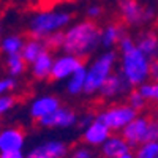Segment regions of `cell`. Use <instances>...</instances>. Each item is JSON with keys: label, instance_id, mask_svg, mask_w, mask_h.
Wrapping results in <instances>:
<instances>
[{"label": "cell", "instance_id": "obj_31", "mask_svg": "<svg viewBox=\"0 0 158 158\" xmlns=\"http://www.w3.org/2000/svg\"><path fill=\"white\" fill-rule=\"evenodd\" d=\"M71 158H90V152L85 150V149H81V150H76L73 153Z\"/></svg>", "mask_w": 158, "mask_h": 158}, {"label": "cell", "instance_id": "obj_20", "mask_svg": "<svg viewBox=\"0 0 158 158\" xmlns=\"http://www.w3.org/2000/svg\"><path fill=\"white\" fill-rule=\"evenodd\" d=\"M128 104L133 108L136 112L139 111H144V109H150V101L144 97L139 90H133L131 94L128 95Z\"/></svg>", "mask_w": 158, "mask_h": 158}, {"label": "cell", "instance_id": "obj_25", "mask_svg": "<svg viewBox=\"0 0 158 158\" xmlns=\"http://www.w3.org/2000/svg\"><path fill=\"white\" fill-rule=\"evenodd\" d=\"M67 2V0H33V8L36 11H48V10H54L56 5Z\"/></svg>", "mask_w": 158, "mask_h": 158}, {"label": "cell", "instance_id": "obj_18", "mask_svg": "<svg viewBox=\"0 0 158 158\" xmlns=\"http://www.w3.org/2000/svg\"><path fill=\"white\" fill-rule=\"evenodd\" d=\"M25 44V36L24 35H15V36H8L3 41V51L8 56L13 54H19V51Z\"/></svg>", "mask_w": 158, "mask_h": 158}, {"label": "cell", "instance_id": "obj_33", "mask_svg": "<svg viewBox=\"0 0 158 158\" xmlns=\"http://www.w3.org/2000/svg\"><path fill=\"white\" fill-rule=\"evenodd\" d=\"M156 158H158V156H156Z\"/></svg>", "mask_w": 158, "mask_h": 158}, {"label": "cell", "instance_id": "obj_7", "mask_svg": "<svg viewBox=\"0 0 158 158\" xmlns=\"http://www.w3.org/2000/svg\"><path fill=\"white\" fill-rule=\"evenodd\" d=\"M87 59H89L87 56H73V57L68 56V57H63V59L57 60L54 63V67H52V71H51V74L48 77V81L54 82V81H57V79H60V77H65L70 73L77 71L79 68H82L85 65Z\"/></svg>", "mask_w": 158, "mask_h": 158}, {"label": "cell", "instance_id": "obj_2", "mask_svg": "<svg viewBox=\"0 0 158 158\" xmlns=\"http://www.w3.org/2000/svg\"><path fill=\"white\" fill-rule=\"evenodd\" d=\"M73 16L74 15H71V13L54 11V10L36 11V15L30 21V29L25 32V35L30 38L43 40L44 36L51 35L54 30H59L63 25H67L73 19Z\"/></svg>", "mask_w": 158, "mask_h": 158}, {"label": "cell", "instance_id": "obj_13", "mask_svg": "<svg viewBox=\"0 0 158 158\" xmlns=\"http://www.w3.org/2000/svg\"><path fill=\"white\" fill-rule=\"evenodd\" d=\"M131 146L123 138H112L103 146V156L106 158H117L128 153Z\"/></svg>", "mask_w": 158, "mask_h": 158}, {"label": "cell", "instance_id": "obj_23", "mask_svg": "<svg viewBox=\"0 0 158 158\" xmlns=\"http://www.w3.org/2000/svg\"><path fill=\"white\" fill-rule=\"evenodd\" d=\"M158 156V142H146L136 152V158H156Z\"/></svg>", "mask_w": 158, "mask_h": 158}, {"label": "cell", "instance_id": "obj_17", "mask_svg": "<svg viewBox=\"0 0 158 158\" xmlns=\"http://www.w3.org/2000/svg\"><path fill=\"white\" fill-rule=\"evenodd\" d=\"M59 109V100L54 98V97H48V98H41L38 100L33 108H32V117L33 120L35 118H40V117H44L48 114H51L52 111Z\"/></svg>", "mask_w": 158, "mask_h": 158}, {"label": "cell", "instance_id": "obj_15", "mask_svg": "<svg viewBox=\"0 0 158 158\" xmlns=\"http://www.w3.org/2000/svg\"><path fill=\"white\" fill-rule=\"evenodd\" d=\"M138 48L142 51L146 57L155 59L158 52V36L155 32H144L138 38Z\"/></svg>", "mask_w": 158, "mask_h": 158}, {"label": "cell", "instance_id": "obj_22", "mask_svg": "<svg viewBox=\"0 0 158 158\" xmlns=\"http://www.w3.org/2000/svg\"><path fill=\"white\" fill-rule=\"evenodd\" d=\"M85 79H87V74H85V70H84V67H82V68H79L77 71H74V74H73V79H71V82H70V85H68L70 94L76 95V94H79L81 90H84V85H85Z\"/></svg>", "mask_w": 158, "mask_h": 158}, {"label": "cell", "instance_id": "obj_29", "mask_svg": "<svg viewBox=\"0 0 158 158\" xmlns=\"http://www.w3.org/2000/svg\"><path fill=\"white\" fill-rule=\"evenodd\" d=\"M2 158H22L19 150H6L2 153Z\"/></svg>", "mask_w": 158, "mask_h": 158}, {"label": "cell", "instance_id": "obj_24", "mask_svg": "<svg viewBox=\"0 0 158 158\" xmlns=\"http://www.w3.org/2000/svg\"><path fill=\"white\" fill-rule=\"evenodd\" d=\"M139 92L146 97L149 101L152 103H158V84H152V85H142L139 89Z\"/></svg>", "mask_w": 158, "mask_h": 158}, {"label": "cell", "instance_id": "obj_26", "mask_svg": "<svg viewBox=\"0 0 158 158\" xmlns=\"http://www.w3.org/2000/svg\"><path fill=\"white\" fill-rule=\"evenodd\" d=\"M19 98L18 95H11V97H2V101H0V109H2V112H5L8 108H11L15 103H18Z\"/></svg>", "mask_w": 158, "mask_h": 158}, {"label": "cell", "instance_id": "obj_14", "mask_svg": "<svg viewBox=\"0 0 158 158\" xmlns=\"http://www.w3.org/2000/svg\"><path fill=\"white\" fill-rule=\"evenodd\" d=\"M130 84V81L127 77H122V76H117V74H111L106 77V81H104L100 87L101 90V95L103 97H112L115 94H118L120 90L127 89V85Z\"/></svg>", "mask_w": 158, "mask_h": 158}, {"label": "cell", "instance_id": "obj_11", "mask_svg": "<svg viewBox=\"0 0 158 158\" xmlns=\"http://www.w3.org/2000/svg\"><path fill=\"white\" fill-rule=\"evenodd\" d=\"M67 153V147L62 142H49L30 152L27 158H63Z\"/></svg>", "mask_w": 158, "mask_h": 158}, {"label": "cell", "instance_id": "obj_5", "mask_svg": "<svg viewBox=\"0 0 158 158\" xmlns=\"http://www.w3.org/2000/svg\"><path fill=\"white\" fill-rule=\"evenodd\" d=\"M114 57H115L114 52L106 54V56H103L94 65V67H92V70L89 71L87 79H85V85H84V92H85V94H92V92H95L98 87H101V84L104 81H106V77L109 74V70L112 67Z\"/></svg>", "mask_w": 158, "mask_h": 158}, {"label": "cell", "instance_id": "obj_3", "mask_svg": "<svg viewBox=\"0 0 158 158\" xmlns=\"http://www.w3.org/2000/svg\"><path fill=\"white\" fill-rule=\"evenodd\" d=\"M153 18V8L144 5L141 0H117V19H120L127 27L147 24Z\"/></svg>", "mask_w": 158, "mask_h": 158}, {"label": "cell", "instance_id": "obj_32", "mask_svg": "<svg viewBox=\"0 0 158 158\" xmlns=\"http://www.w3.org/2000/svg\"><path fill=\"white\" fill-rule=\"evenodd\" d=\"M117 158H133L130 153H125V155H122V156H117Z\"/></svg>", "mask_w": 158, "mask_h": 158}, {"label": "cell", "instance_id": "obj_21", "mask_svg": "<svg viewBox=\"0 0 158 158\" xmlns=\"http://www.w3.org/2000/svg\"><path fill=\"white\" fill-rule=\"evenodd\" d=\"M27 59L22 54H13L8 57V71L11 74H21L27 68Z\"/></svg>", "mask_w": 158, "mask_h": 158}, {"label": "cell", "instance_id": "obj_19", "mask_svg": "<svg viewBox=\"0 0 158 158\" xmlns=\"http://www.w3.org/2000/svg\"><path fill=\"white\" fill-rule=\"evenodd\" d=\"M63 44H65V33H62V32H54L43 38V46L49 52H56Z\"/></svg>", "mask_w": 158, "mask_h": 158}, {"label": "cell", "instance_id": "obj_16", "mask_svg": "<svg viewBox=\"0 0 158 158\" xmlns=\"http://www.w3.org/2000/svg\"><path fill=\"white\" fill-rule=\"evenodd\" d=\"M108 136H109V127L97 120L85 131V135L82 136V141L87 142V144H100Z\"/></svg>", "mask_w": 158, "mask_h": 158}, {"label": "cell", "instance_id": "obj_28", "mask_svg": "<svg viewBox=\"0 0 158 158\" xmlns=\"http://www.w3.org/2000/svg\"><path fill=\"white\" fill-rule=\"evenodd\" d=\"M149 76L153 82L158 84V59H152L150 60V68H149Z\"/></svg>", "mask_w": 158, "mask_h": 158}, {"label": "cell", "instance_id": "obj_12", "mask_svg": "<svg viewBox=\"0 0 158 158\" xmlns=\"http://www.w3.org/2000/svg\"><path fill=\"white\" fill-rule=\"evenodd\" d=\"M52 67H54V65H52V52L44 49L41 54L38 56V59L33 62V76L36 79L49 77Z\"/></svg>", "mask_w": 158, "mask_h": 158}, {"label": "cell", "instance_id": "obj_6", "mask_svg": "<svg viewBox=\"0 0 158 158\" xmlns=\"http://www.w3.org/2000/svg\"><path fill=\"white\" fill-rule=\"evenodd\" d=\"M136 117V111L130 106V104H118L114 106L112 109H108L106 112H103L97 117V120L108 125L111 130H117L127 127L131 120H135Z\"/></svg>", "mask_w": 158, "mask_h": 158}, {"label": "cell", "instance_id": "obj_10", "mask_svg": "<svg viewBox=\"0 0 158 158\" xmlns=\"http://www.w3.org/2000/svg\"><path fill=\"white\" fill-rule=\"evenodd\" d=\"M24 127L22 125H13L5 130L0 136V149L2 152L6 150H19L24 144Z\"/></svg>", "mask_w": 158, "mask_h": 158}, {"label": "cell", "instance_id": "obj_27", "mask_svg": "<svg viewBox=\"0 0 158 158\" xmlns=\"http://www.w3.org/2000/svg\"><path fill=\"white\" fill-rule=\"evenodd\" d=\"M101 15H103V8H101L100 5H90V6L87 8V18H89V19L97 21V19H100Z\"/></svg>", "mask_w": 158, "mask_h": 158}, {"label": "cell", "instance_id": "obj_9", "mask_svg": "<svg viewBox=\"0 0 158 158\" xmlns=\"http://www.w3.org/2000/svg\"><path fill=\"white\" fill-rule=\"evenodd\" d=\"M147 127H149V118H136V120H131L125 128H123V139L130 144L131 147L136 146V144H144L147 135Z\"/></svg>", "mask_w": 158, "mask_h": 158}, {"label": "cell", "instance_id": "obj_4", "mask_svg": "<svg viewBox=\"0 0 158 158\" xmlns=\"http://www.w3.org/2000/svg\"><path fill=\"white\" fill-rule=\"evenodd\" d=\"M150 63H147L146 56L139 48H133L123 54V74L130 84L138 85L149 74Z\"/></svg>", "mask_w": 158, "mask_h": 158}, {"label": "cell", "instance_id": "obj_8", "mask_svg": "<svg viewBox=\"0 0 158 158\" xmlns=\"http://www.w3.org/2000/svg\"><path fill=\"white\" fill-rule=\"evenodd\" d=\"M74 122V112L67 108H59L51 114L33 120L36 127H68Z\"/></svg>", "mask_w": 158, "mask_h": 158}, {"label": "cell", "instance_id": "obj_30", "mask_svg": "<svg viewBox=\"0 0 158 158\" xmlns=\"http://www.w3.org/2000/svg\"><path fill=\"white\" fill-rule=\"evenodd\" d=\"M13 87H15V81H11V79H3V81H2V85H0V90H2L3 94H5L8 89H13Z\"/></svg>", "mask_w": 158, "mask_h": 158}, {"label": "cell", "instance_id": "obj_1", "mask_svg": "<svg viewBox=\"0 0 158 158\" xmlns=\"http://www.w3.org/2000/svg\"><path fill=\"white\" fill-rule=\"evenodd\" d=\"M103 30L104 29H101L94 19L79 22L65 33L63 49L73 56H87L98 43V40L103 38Z\"/></svg>", "mask_w": 158, "mask_h": 158}]
</instances>
